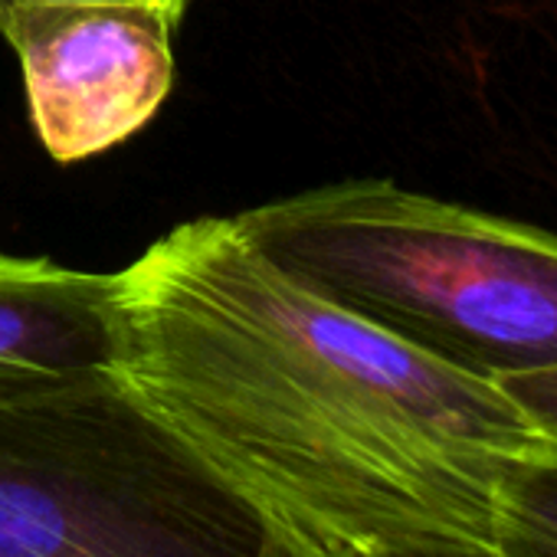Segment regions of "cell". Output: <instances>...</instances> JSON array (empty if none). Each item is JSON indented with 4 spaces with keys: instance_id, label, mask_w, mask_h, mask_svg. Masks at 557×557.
<instances>
[{
    "instance_id": "cell-1",
    "label": "cell",
    "mask_w": 557,
    "mask_h": 557,
    "mask_svg": "<svg viewBox=\"0 0 557 557\" xmlns=\"http://www.w3.org/2000/svg\"><path fill=\"white\" fill-rule=\"evenodd\" d=\"M122 275V387L319 554L492 544L498 469L554 443L495 381L275 269L233 216L171 230Z\"/></svg>"
},
{
    "instance_id": "cell-2",
    "label": "cell",
    "mask_w": 557,
    "mask_h": 557,
    "mask_svg": "<svg viewBox=\"0 0 557 557\" xmlns=\"http://www.w3.org/2000/svg\"><path fill=\"white\" fill-rule=\"evenodd\" d=\"M306 289L488 381L557 368V233L394 181H345L233 216Z\"/></svg>"
},
{
    "instance_id": "cell-3",
    "label": "cell",
    "mask_w": 557,
    "mask_h": 557,
    "mask_svg": "<svg viewBox=\"0 0 557 557\" xmlns=\"http://www.w3.org/2000/svg\"><path fill=\"white\" fill-rule=\"evenodd\" d=\"M0 557H338L275 531L115 374L0 400Z\"/></svg>"
},
{
    "instance_id": "cell-4",
    "label": "cell",
    "mask_w": 557,
    "mask_h": 557,
    "mask_svg": "<svg viewBox=\"0 0 557 557\" xmlns=\"http://www.w3.org/2000/svg\"><path fill=\"white\" fill-rule=\"evenodd\" d=\"M177 14L161 0H14L0 34L14 47L30 122L60 164L141 132L174 83Z\"/></svg>"
},
{
    "instance_id": "cell-5",
    "label": "cell",
    "mask_w": 557,
    "mask_h": 557,
    "mask_svg": "<svg viewBox=\"0 0 557 557\" xmlns=\"http://www.w3.org/2000/svg\"><path fill=\"white\" fill-rule=\"evenodd\" d=\"M122 272L0 256V400L115 374Z\"/></svg>"
},
{
    "instance_id": "cell-6",
    "label": "cell",
    "mask_w": 557,
    "mask_h": 557,
    "mask_svg": "<svg viewBox=\"0 0 557 557\" xmlns=\"http://www.w3.org/2000/svg\"><path fill=\"white\" fill-rule=\"evenodd\" d=\"M492 544L505 557H557V440L498 469Z\"/></svg>"
},
{
    "instance_id": "cell-7",
    "label": "cell",
    "mask_w": 557,
    "mask_h": 557,
    "mask_svg": "<svg viewBox=\"0 0 557 557\" xmlns=\"http://www.w3.org/2000/svg\"><path fill=\"white\" fill-rule=\"evenodd\" d=\"M508 397L518 400V407L547 433L557 440V368L550 371H531L495 381Z\"/></svg>"
},
{
    "instance_id": "cell-8",
    "label": "cell",
    "mask_w": 557,
    "mask_h": 557,
    "mask_svg": "<svg viewBox=\"0 0 557 557\" xmlns=\"http://www.w3.org/2000/svg\"><path fill=\"white\" fill-rule=\"evenodd\" d=\"M371 557H505V554L485 541H443V544L391 547V550H377Z\"/></svg>"
},
{
    "instance_id": "cell-9",
    "label": "cell",
    "mask_w": 557,
    "mask_h": 557,
    "mask_svg": "<svg viewBox=\"0 0 557 557\" xmlns=\"http://www.w3.org/2000/svg\"><path fill=\"white\" fill-rule=\"evenodd\" d=\"M161 4H164L168 11H174V14L181 17V14H184V4H187V0H161Z\"/></svg>"
},
{
    "instance_id": "cell-10",
    "label": "cell",
    "mask_w": 557,
    "mask_h": 557,
    "mask_svg": "<svg viewBox=\"0 0 557 557\" xmlns=\"http://www.w3.org/2000/svg\"><path fill=\"white\" fill-rule=\"evenodd\" d=\"M4 4H14V0H0V8H4Z\"/></svg>"
}]
</instances>
